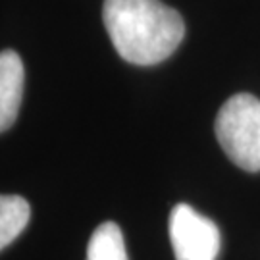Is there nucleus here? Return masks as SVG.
Segmentation results:
<instances>
[{
  "label": "nucleus",
  "instance_id": "2",
  "mask_svg": "<svg viewBox=\"0 0 260 260\" xmlns=\"http://www.w3.org/2000/svg\"><path fill=\"white\" fill-rule=\"evenodd\" d=\"M222 150L245 172H260V101L249 93L228 99L216 118Z\"/></svg>",
  "mask_w": 260,
  "mask_h": 260
},
{
  "label": "nucleus",
  "instance_id": "6",
  "mask_svg": "<svg viewBox=\"0 0 260 260\" xmlns=\"http://www.w3.org/2000/svg\"><path fill=\"white\" fill-rule=\"evenodd\" d=\"M31 216L29 203L19 195H0V251L25 230Z\"/></svg>",
  "mask_w": 260,
  "mask_h": 260
},
{
  "label": "nucleus",
  "instance_id": "4",
  "mask_svg": "<svg viewBox=\"0 0 260 260\" xmlns=\"http://www.w3.org/2000/svg\"><path fill=\"white\" fill-rule=\"evenodd\" d=\"M25 70L16 50L0 52V133L14 125L23 99Z\"/></svg>",
  "mask_w": 260,
  "mask_h": 260
},
{
  "label": "nucleus",
  "instance_id": "5",
  "mask_svg": "<svg viewBox=\"0 0 260 260\" xmlns=\"http://www.w3.org/2000/svg\"><path fill=\"white\" fill-rule=\"evenodd\" d=\"M87 260H129L118 223L104 222L94 230L87 245Z\"/></svg>",
  "mask_w": 260,
  "mask_h": 260
},
{
  "label": "nucleus",
  "instance_id": "1",
  "mask_svg": "<svg viewBox=\"0 0 260 260\" xmlns=\"http://www.w3.org/2000/svg\"><path fill=\"white\" fill-rule=\"evenodd\" d=\"M103 19L116 52L135 66L164 62L185 35L183 18L160 0H104Z\"/></svg>",
  "mask_w": 260,
  "mask_h": 260
},
{
  "label": "nucleus",
  "instance_id": "3",
  "mask_svg": "<svg viewBox=\"0 0 260 260\" xmlns=\"http://www.w3.org/2000/svg\"><path fill=\"white\" fill-rule=\"evenodd\" d=\"M170 241L176 260H216L222 237L210 218L181 203L170 214Z\"/></svg>",
  "mask_w": 260,
  "mask_h": 260
}]
</instances>
